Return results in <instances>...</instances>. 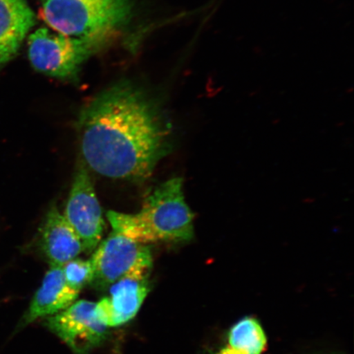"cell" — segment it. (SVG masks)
<instances>
[{"label":"cell","instance_id":"obj_4","mask_svg":"<svg viewBox=\"0 0 354 354\" xmlns=\"http://www.w3.org/2000/svg\"><path fill=\"white\" fill-rule=\"evenodd\" d=\"M103 44L69 37L50 29L35 30L28 37V57L35 70L47 77L74 82L86 61Z\"/></svg>","mask_w":354,"mask_h":354},{"label":"cell","instance_id":"obj_6","mask_svg":"<svg viewBox=\"0 0 354 354\" xmlns=\"http://www.w3.org/2000/svg\"><path fill=\"white\" fill-rule=\"evenodd\" d=\"M63 215L81 240L84 251L94 252L101 242L105 223L91 175L84 165L75 174Z\"/></svg>","mask_w":354,"mask_h":354},{"label":"cell","instance_id":"obj_7","mask_svg":"<svg viewBox=\"0 0 354 354\" xmlns=\"http://www.w3.org/2000/svg\"><path fill=\"white\" fill-rule=\"evenodd\" d=\"M46 326L73 354H90L108 336V327L97 317L95 303L79 300L63 311L48 317Z\"/></svg>","mask_w":354,"mask_h":354},{"label":"cell","instance_id":"obj_13","mask_svg":"<svg viewBox=\"0 0 354 354\" xmlns=\"http://www.w3.org/2000/svg\"><path fill=\"white\" fill-rule=\"evenodd\" d=\"M65 281L75 290L81 292L90 284L94 277V268L91 259H74L62 266Z\"/></svg>","mask_w":354,"mask_h":354},{"label":"cell","instance_id":"obj_10","mask_svg":"<svg viewBox=\"0 0 354 354\" xmlns=\"http://www.w3.org/2000/svg\"><path fill=\"white\" fill-rule=\"evenodd\" d=\"M37 245L50 267H62L84 251L77 233L55 205L48 209L39 230Z\"/></svg>","mask_w":354,"mask_h":354},{"label":"cell","instance_id":"obj_3","mask_svg":"<svg viewBox=\"0 0 354 354\" xmlns=\"http://www.w3.org/2000/svg\"><path fill=\"white\" fill-rule=\"evenodd\" d=\"M48 28L101 44L128 24L133 0H39Z\"/></svg>","mask_w":354,"mask_h":354},{"label":"cell","instance_id":"obj_8","mask_svg":"<svg viewBox=\"0 0 354 354\" xmlns=\"http://www.w3.org/2000/svg\"><path fill=\"white\" fill-rule=\"evenodd\" d=\"M109 289V296L95 304V314L110 328L126 324L138 313L149 293V277L122 278Z\"/></svg>","mask_w":354,"mask_h":354},{"label":"cell","instance_id":"obj_11","mask_svg":"<svg viewBox=\"0 0 354 354\" xmlns=\"http://www.w3.org/2000/svg\"><path fill=\"white\" fill-rule=\"evenodd\" d=\"M35 24L28 0H0V68L19 53Z\"/></svg>","mask_w":354,"mask_h":354},{"label":"cell","instance_id":"obj_5","mask_svg":"<svg viewBox=\"0 0 354 354\" xmlns=\"http://www.w3.org/2000/svg\"><path fill=\"white\" fill-rule=\"evenodd\" d=\"M91 261V285L98 290L109 289L122 278L148 277L153 266L149 246L114 232L99 243Z\"/></svg>","mask_w":354,"mask_h":354},{"label":"cell","instance_id":"obj_12","mask_svg":"<svg viewBox=\"0 0 354 354\" xmlns=\"http://www.w3.org/2000/svg\"><path fill=\"white\" fill-rule=\"evenodd\" d=\"M267 336L259 321L247 317L234 324L228 335V348L237 354H262Z\"/></svg>","mask_w":354,"mask_h":354},{"label":"cell","instance_id":"obj_1","mask_svg":"<svg viewBox=\"0 0 354 354\" xmlns=\"http://www.w3.org/2000/svg\"><path fill=\"white\" fill-rule=\"evenodd\" d=\"M76 127L86 165L109 178L145 180L171 151L169 121L131 84H118L88 101Z\"/></svg>","mask_w":354,"mask_h":354},{"label":"cell","instance_id":"obj_2","mask_svg":"<svg viewBox=\"0 0 354 354\" xmlns=\"http://www.w3.org/2000/svg\"><path fill=\"white\" fill-rule=\"evenodd\" d=\"M107 218L114 232L144 245L189 243L194 237V216L185 202L180 177L158 185L137 214L109 211Z\"/></svg>","mask_w":354,"mask_h":354},{"label":"cell","instance_id":"obj_9","mask_svg":"<svg viewBox=\"0 0 354 354\" xmlns=\"http://www.w3.org/2000/svg\"><path fill=\"white\" fill-rule=\"evenodd\" d=\"M79 294L66 283L61 267H50L17 323L15 334L41 318L63 311L77 301Z\"/></svg>","mask_w":354,"mask_h":354}]
</instances>
